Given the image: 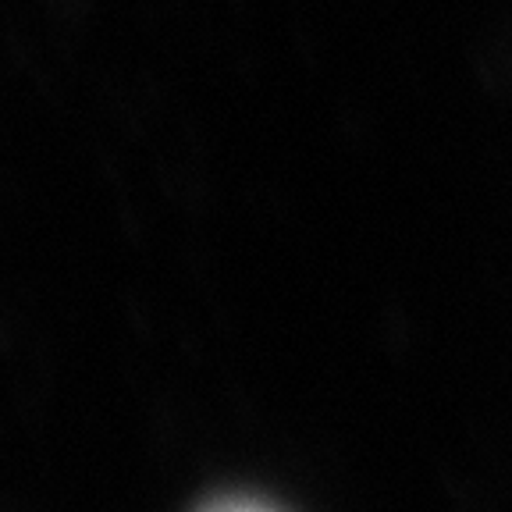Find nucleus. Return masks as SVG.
<instances>
[{
	"label": "nucleus",
	"mask_w": 512,
	"mask_h": 512,
	"mask_svg": "<svg viewBox=\"0 0 512 512\" xmlns=\"http://www.w3.org/2000/svg\"><path fill=\"white\" fill-rule=\"evenodd\" d=\"M210 512H271V509H264V505H256V502H221Z\"/></svg>",
	"instance_id": "obj_1"
}]
</instances>
